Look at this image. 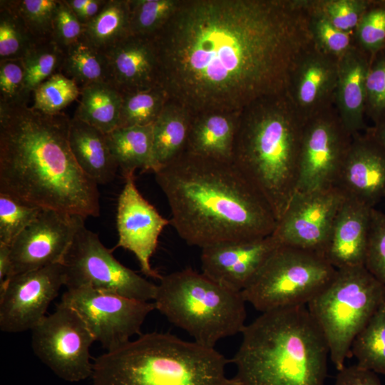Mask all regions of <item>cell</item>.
<instances>
[{
	"label": "cell",
	"mask_w": 385,
	"mask_h": 385,
	"mask_svg": "<svg viewBox=\"0 0 385 385\" xmlns=\"http://www.w3.org/2000/svg\"><path fill=\"white\" fill-rule=\"evenodd\" d=\"M151 38L160 86L192 114L240 111L286 92L314 46L300 0H180Z\"/></svg>",
	"instance_id": "cell-1"
},
{
	"label": "cell",
	"mask_w": 385,
	"mask_h": 385,
	"mask_svg": "<svg viewBox=\"0 0 385 385\" xmlns=\"http://www.w3.org/2000/svg\"><path fill=\"white\" fill-rule=\"evenodd\" d=\"M71 118L0 103V192L41 209L100 215L98 184L71 150Z\"/></svg>",
	"instance_id": "cell-2"
},
{
	"label": "cell",
	"mask_w": 385,
	"mask_h": 385,
	"mask_svg": "<svg viewBox=\"0 0 385 385\" xmlns=\"http://www.w3.org/2000/svg\"><path fill=\"white\" fill-rule=\"evenodd\" d=\"M154 173L171 225L190 246L254 240L276 227L268 202L232 162L185 151Z\"/></svg>",
	"instance_id": "cell-3"
},
{
	"label": "cell",
	"mask_w": 385,
	"mask_h": 385,
	"mask_svg": "<svg viewBox=\"0 0 385 385\" xmlns=\"http://www.w3.org/2000/svg\"><path fill=\"white\" fill-rule=\"evenodd\" d=\"M242 334L231 360L239 385H324L329 349L307 306L262 312Z\"/></svg>",
	"instance_id": "cell-4"
},
{
	"label": "cell",
	"mask_w": 385,
	"mask_h": 385,
	"mask_svg": "<svg viewBox=\"0 0 385 385\" xmlns=\"http://www.w3.org/2000/svg\"><path fill=\"white\" fill-rule=\"evenodd\" d=\"M306 120L287 91L260 98L240 114L232 163L278 220L297 192Z\"/></svg>",
	"instance_id": "cell-5"
},
{
	"label": "cell",
	"mask_w": 385,
	"mask_h": 385,
	"mask_svg": "<svg viewBox=\"0 0 385 385\" xmlns=\"http://www.w3.org/2000/svg\"><path fill=\"white\" fill-rule=\"evenodd\" d=\"M231 362L215 348L174 334L150 332L98 356L93 385H239Z\"/></svg>",
	"instance_id": "cell-6"
},
{
	"label": "cell",
	"mask_w": 385,
	"mask_h": 385,
	"mask_svg": "<svg viewBox=\"0 0 385 385\" xmlns=\"http://www.w3.org/2000/svg\"><path fill=\"white\" fill-rule=\"evenodd\" d=\"M154 299L155 309L197 343L215 348L224 338L245 327V300L191 268L161 276Z\"/></svg>",
	"instance_id": "cell-7"
},
{
	"label": "cell",
	"mask_w": 385,
	"mask_h": 385,
	"mask_svg": "<svg viewBox=\"0 0 385 385\" xmlns=\"http://www.w3.org/2000/svg\"><path fill=\"white\" fill-rule=\"evenodd\" d=\"M385 302V287L364 266L337 270L331 282L307 305L339 371L351 356L354 339Z\"/></svg>",
	"instance_id": "cell-8"
},
{
	"label": "cell",
	"mask_w": 385,
	"mask_h": 385,
	"mask_svg": "<svg viewBox=\"0 0 385 385\" xmlns=\"http://www.w3.org/2000/svg\"><path fill=\"white\" fill-rule=\"evenodd\" d=\"M336 272L320 254L279 245L241 292L245 302L261 313L307 306Z\"/></svg>",
	"instance_id": "cell-9"
},
{
	"label": "cell",
	"mask_w": 385,
	"mask_h": 385,
	"mask_svg": "<svg viewBox=\"0 0 385 385\" xmlns=\"http://www.w3.org/2000/svg\"><path fill=\"white\" fill-rule=\"evenodd\" d=\"M62 265L67 289L87 286L141 302L155 299L157 285L118 261L112 250L85 225L76 233Z\"/></svg>",
	"instance_id": "cell-10"
},
{
	"label": "cell",
	"mask_w": 385,
	"mask_h": 385,
	"mask_svg": "<svg viewBox=\"0 0 385 385\" xmlns=\"http://www.w3.org/2000/svg\"><path fill=\"white\" fill-rule=\"evenodd\" d=\"M31 331L35 355L58 377L78 382L92 376L90 348L95 340L72 307L61 302Z\"/></svg>",
	"instance_id": "cell-11"
},
{
	"label": "cell",
	"mask_w": 385,
	"mask_h": 385,
	"mask_svg": "<svg viewBox=\"0 0 385 385\" xmlns=\"http://www.w3.org/2000/svg\"><path fill=\"white\" fill-rule=\"evenodd\" d=\"M81 316L95 342L108 351L128 342L140 333L154 302L129 299L112 292L82 286L68 288L61 301Z\"/></svg>",
	"instance_id": "cell-12"
},
{
	"label": "cell",
	"mask_w": 385,
	"mask_h": 385,
	"mask_svg": "<svg viewBox=\"0 0 385 385\" xmlns=\"http://www.w3.org/2000/svg\"><path fill=\"white\" fill-rule=\"evenodd\" d=\"M352 135L331 106L305 122L297 192L334 185Z\"/></svg>",
	"instance_id": "cell-13"
},
{
	"label": "cell",
	"mask_w": 385,
	"mask_h": 385,
	"mask_svg": "<svg viewBox=\"0 0 385 385\" xmlns=\"http://www.w3.org/2000/svg\"><path fill=\"white\" fill-rule=\"evenodd\" d=\"M344 199L334 185L297 192L278 220L272 236L279 245L324 256L334 220Z\"/></svg>",
	"instance_id": "cell-14"
},
{
	"label": "cell",
	"mask_w": 385,
	"mask_h": 385,
	"mask_svg": "<svg viewBox=\"0 0 385 385\" xmlns=\"http://www.w3.org/2000/svg\"><path fill=\"white\" fill-rule=\"evenodd\" d=\"M65 286L62 264L51 265L12 276L0 289V329L7 333L31 330L45 316Z\"/></svg>",
	"instance_id": "cell-15"
},
{
	"label": "cell",
	"mask_w": 385,
	"mask_h": 385,
	"mask_svg": "<svg viewBox=\"0 0 385 385\" xmlns=\"http://www.w3.org/2000/svg\"><path fill=\"white\" fill-rule=\"evenodd\" d=\"M85 219L79 215L41 209L37 217L10 245L14 275L62 264Z\"/></svg>",
	"instance_id": "cell-16"
},
{
	"label": "cell",
	"mask_w": 385,
	"mask_h": 385,
	"mask_svg": "<svg viewBox=\"0 0 385 385\" xmlns=\"http://www.w3.org/2000/svg\"><path fill=\"white\" fill-rule=\"evenodd\" d=\"M125 185L118 197L116 227L118 241L115 248L123 247L136 257L141 272L146 276L160 279L161 275L153 269L150 259L154 254L160 235L171 225L139 192L135 173L124 176Z\"/></svg>",
	"instance_id": "cell-17"
},
{
	"label": "cell",
	"mask_w": 385,
	"mask_h": 385,
	"mask_svg": "<svg viewBox=\"0 0 385 385\" xmlns=\"http://www.w3.org/2000/svg\"><path fill=\"white\" fill-rule=\"evenodd\" d=\"M278 245L271 235L204 247L200 255L202 272L230 289L242 292Z\"/></svg>",
	"instance_id": "cell-18"
},
{
	"label": "cell",
	"mask_w": 385,
	"mask_h": 385,
	"mask_svg": "<svg viewBox=\"0 0 385 385\" xmlns=\"http://www.w3.org/2000/svg\"><path fill=\"white\" fill-rule=\"evenodd\" d=\"M334 186L371 207L385 196V151L367 133L352 136Z\"/></svg>",
	"instance_id": "cell-19"
},
{
	"label": "cell",
	"mask_w": 385,
	"mask_h": 385,
	"mask_svg": "<svg viewBox=\"0 0 385 385\" xmlns=\"http://www.w3.org/2000/svg\"><path fill=\"white\" fill-rule=\"evenodd\" d=\"M337 73L338 60L314 46L301 58L292 72L287 93L305 120L331 106Z\"/></svg>",
	"instance_id": "cell-20"
},
{
	"label": "cell",
	"mask_w": 385,
	"mask_h": 385,
	"mask_svg": "<svg viewBox=\"0 0 385 385\" xmlns=\"http://www.w3.org/2000/svg\"><path fill=\"white\" fill-rule=\"evenodd\" d=\"M103 52L110 83L122 94L160 86L158 58L151 37L130 34Z\"/></svg>",
	"instance_id": "cell-21"
},
{
	"label": "cell",
	"mask_w": 385,
	"mask_h": 385,
	"mask_svg": "<svg viewBox=\"0 0 385 385\" xmlns=\"http://www.w3.org/2000/svg\"><path fill=\"white\" fill-rule=\"evenodd\" d=\"M372 207L346 197L334 220L324 252L337 270L364 266Z\"/></svg>",
	"instance_id": "cell-22"
},
{
	"label": "cell",
	"mask_w": 385,
	"mask_h": 385,
	"mask_svg": "<svg viewBox=\"0 0 385 385\" xmlns=\"http://www.w3.org/2000/svg\"><path fill=\"white\" fill-rule=\"evenodd\" d=\"M367 54L353 46L338 59L334 100L344 128L352 136L365 128L366 78L371 62Z\"/></svg>",
	"instance_id": "cell-23"
},
{
	"label": "cell",
	"mask_w": 385,
	"mask_h": 385,
	"mask_svg": "<svg viewBox=\"0 0 385 385\" xmlns=\"http://www.w3.org/2000/svg\"><path fill=\"white\" fill-rule=\"evenodd\" d=\"M240 112L210 111L193 114L185 151L232 162Z\"/></svg>",
	"instance_id": "cell-24"
},
{
	"label": "cell",
	"mask_w": 385,
	"mask_h": 385,
	"mask_svg": "<svg viewBox=\"0 0 385 385\" xmlns=\"http://www.w3.org/2000/svg\"><path fill=\"white\" fill-rule=\"evenodd\" d=\"M68 143L81 169L98 185L111 182L118 170L106 134L73 117L71 119Z\"/></svg>",
	"instance_id": "cell-25"
},
{
	"label": "cell",
	"mask_w": 385,
	"mask_h": 385,
	"mask_svg": "<svg viewBox=\"0 0 385 385\" xmlns=\"http://www.w3.org/2000/svg\"><path fill=\"white\" fill-rule=\"evenodd\" d=\"M192 117L188 108L168 100L153 124L155 173L185 151Z\"/></svg>",
	"instance_id": "cell-26"
},
{
	"label": "cell",
	"mask_w": 385,
	"mask_h": 385,
	"mask_svg": "<svg viewBox=\"0 0 385 385\" xmlns=\"http://www.w3.org/2000/svg\"><path fill=\"white\" fill-rule=\"evenodd\" d=\"M106 138L123 177L137 169L155 173L153 124L117 128Z\"/></svg>",
	"instance_id": "cell-27"
},
{
	"label": "cell",
	"mask_w": 385,
	"mask_h": 385,
	"mask_svg": "<svg viewBox=\"0 0 385 385\" xmlns=\"http://www.w3.org/2000/svg\"><path fill=\"white\" fill-rule=\"evenodd\" d=\"M122 99V93L110 83L85 86L74 117L108 133L118 127Z\"/></svg>",
	"instance_id": "cell-28"
},
{
	"label": "cell",
	"mask_w": 385,
	"mask_h": 385,
	"mask_svg": "<svg viewBox=\"0 0 385 385\" xmlns=\"http://www.w3.org/2000/svg\"><path fill=\"white\" fill-rule=\"evenodd\" d=\"M130 34L129 0H107L98 15L83 25V38L103 52Z\"/></svg>",
	"instance_id": "cell-29"
},
{
	"label": "cell",
	"mask_w": 385,
	"mask_h": 385,
	"mask_svg": "<svg viewBox=\"0 0 385 385\" xmlns=\"http://www.w3.org/2000/svg\"><path fill=\"white\" fill-rule=\"evenodd\" d=\"M61 72L73 80L80 88L95 83H110L104 52L83 38L64 52Z\"/></svg>",
	"instance_id": "cell-30"
},
{
	"label": "cell",
	"mask_w": 385,
	"mask_h": 385,
	"mask_svg": "<svg viewBox=\"0 0 385 385\" xmlns=\"http://www.w3.org/2000/svg\"><path fill=\"white\" fill-rule=\"evenodd\" d=\"M351 354L359 367L385 374V302L356 336Z\"/></svg>",
	"instance_id": "cell-31"
},
{
	"label": "cell",
	"mask_w": 385,
	"mask_h": 385,
	"mask_svg": "<svg viewBox=\"0 0 385 385\" xmlns=\"http://www.w3.org/2000/svg\"><path fill=\"white\" fill-rule=\"evenodd\" d=\"M64 52L52 41L36 43L22 58L24 66L25 98L43 82L53 75L61 72Z\"/></svg>",
	"instance_id": "cell-32"
},
{
	"label": "cell",
	"mask_w": 385,
	"mask_h": 385,
	"mask_svg": "<svg viewBox=\"0 0 385 385\" xmlns=\"http://www.w3.org/2000/svg\"><path fill=\"white\" fill-rule=\"evenodd\" d=\"M122 95L118 128L153 124L168 100L160 86Z\"/></svg>",
	"instance_id": "cell-33"
},
{
	"label": "cell",
	"mask_w": 385,
	"mask_h": 385,
	"mask_svg": "<svg viewBox=\"0 0 385 385\" xmlns=\"http://www.w3.org/2000/svg\"><path fill=\"white\" fill-rule=\"evenodd\" d=\"M36 43L10 0H1L0 61L22 58Z\"/></svg>",
	"instance_id": "cell-34"
},
{
	"label": "cell",
	"mask_w": 385,
	"mask_h": 385,
	"mask_svg": "<svg viewBox=\"0 0 385 385\" xmlns=\"http://www.w3.org/2000/svg\"><path fill=\"white\" fill-rule=\"evenodd\" d=\"M180 0H129L130 31L153 37L177 10Z\"/></svg>",
	"instance_id": "cell-35"
},
{
	"label": "cell",
	"mask_w": 385,
	"mask_h": 385,
	"mask_svg": "<svg viewBox=\"0 0 385 385\" xmlns=\"http://www.w3.org/2000/svg\"><path fill=\"white\" fill-rule=\"evenodd\" d=\"M33 94L34 109L57 114L81 96V88L73 80L58 72L40 84Z\"/></svg>",
	"instance_id": "cell-36"
},
{
	"label": "cell",
	"mask_w": 385,
	"mask_h": 385,
	"mask_svg": "<svg viewBox=\"0 0 385 385\" xmlns=\"http://www.w3.org/2000/svg\"><path fill=\"white\" fill-rule=\"evenodd\" d=\"M301 2L305 9L318 12L337 29L351 32L355 31L372 1L301 0Z\"/></svg>",
	"instance_id": "cell-37"
},
{
	"label": "cell",
	"mask_w": 385,
	"mask_h": 385,
	"mask_svg": "<svg viewBox=\"0 0 385 385\" xmlns=\"http://www.w3.org/2000/svg\"><path fill=\"white\" fill-rule=\"evenodd\" d=\"M10 2L38 42L52 40L53 21L60 0H10Z\"/></svg>",
	"instance_id": "cell-38"
},
{
	"label": "cell",
	"mask_w": 385,
	"mask_h": 385,
	"mask_svg": "<svg viewBox=\"0 0 385 385\" xmlns=\"http://www.w3.org/2000/svg\"><path fill=\"white\" fill-rule=\"evenodd\" d=\"M41 208L0 192V244L10 246Z\"/></svg>",
	"instance_id": "cell-39"
},
{
	"label": "cell",
	"mask_w": 385,
	"mask_h": 385,
	"mask_svg": "<svg viewBox=\"0 0 385 385\" xmlns=\"http://www.w3.org/2000/svg\"><path fill=\"white\" fill-rule=\"evenodd\" d=\"M307 11L314 46L317 49L338 60L353 46L351 32L337 29L318 12Z\"/></svg>",
	"instance_id": "cell-40"
},
{
	"label": "cell",
	"mask_w": 385,
	"mask_h": 385,
	"mask_svg": "<svg viewBox=\"0 0 385 385\" xmlns=\"http://www.w3.org/2000/svg\"><path fill=\"white\" fill-rule=\"evenodd\" d=\"M355 34L360 48L369 55L374 56L385 49V5L381 1H372Z\"/></svg>",
	"instance_id": "cell-41"
},
{
	"label": "cell",
	"mask_w": 385,
	"mask_h": 385,
	"mask_svg": "<svg viewBox=\"0 0 385 385\" xmlns=\"http://www.w3.org/2000/svg\"><path fill=\"white\" fill-rule=\"evenodd\" d=\"M364 267L385 287V214L375 207L371 212Z\"/></svg>",
	"instance_id": "cell-42"
},
{
	"label": "cell",
	"mask_w": 385,
	"mask_h": 385,
	"mask_svg": "<svg viewBox=\"0 0 385 385\" xmlns=\"http://www.w3.org/2000/svg\"><path fill=\"white\" fill-rule=\"evenodd\" d=\"M373 57L366 78V112L376 123L385 117V49Z\"/></svg>",
	"instance_id": "cell-43"
},
{
	"label": "cell",
	"mask_w": 385,
	"mask_h": 385,
	"mask_svg": "<svg viewBox=\"0 0 385 385\" xmlns=\"http://www.w3.org/2000/svg\"><path fill=\"white\" fill-rule=\"evenodd\" d=\"M24 77L22 58L0 61V103L27 104L24 93Z\"/></svg>",
	"instance_id": "cell-44"
},
{
	"label": "cell",
	"mask_w": 385,
	"mask_h": 385,
	"mask_svg": "<svg viewBox=\"0 0 385 385\" xmlns=\"http://www.w3.org/2000/svg\"><path fill=\"white\" fill-rule=\"evenodd\" d=\"M83 36V25L65 0H60L53 25L52 41L65 52Z\"/></svg>",
	"instance_id": "cell-45"
},
{
	"label": "cell",
	"mask_w": 385,
	"mask_h": 385,
	"mask_svg": "<svg viewBox=\"0 0 385 385\" xmlns=\"http://www.w3.org/2000/svg\"><path fill=\"white\" fill-rule=\"evenodd\" d=\"M334 385H381L376 373L356 364L346 366L338 371Z\"/></svg>",
	"instance_id": "cell-46"
},
{
	"label": "cell",
	"mask_w": 385,
	"mask_h": 385,
	"mask_svg": "<svg viewBox=\"0 0 385 385\" xmlns=\"http://www.w3.org/2000/svg\"><path fill=\"white\" fill-rule=\"evenodd\" d=\"M14 275L10 246L0 244V289Z\"/></svg>",
	"instance_id": "cell-47"
},
{
	"label": "cell",
	"mask_w": 385,
	"mask_h": 385,
	"mask_svg": "<svg viewBox=\"0 0 385 385\" xmlns=\"http://www.w3.org/2000/svg\"><path fill=\"white\" fill-rule=\"evenodd\" d=\"M107 0H89L83 11L77 16L83 25L96 17L106 5Z\"/></svg>",
	"instance_id": "cell-48"
},
{
	"label": "cell",
	"mask_w": 385,
	"mask_h": 385,
	"mask_svg": "<svg viewBox=\"0 0 385 385\" xmlns=\"http://www.w3.org/2000/svg\"><path fill=\"white\" fill-rule=\"evenodd\" d=\"M385 151V117L375 123L366 132Z\"/></svg>",
	"instance_id": "cell-49"
},
{
	"label": "cell",
	"mask_w": 385,
	"mask_h": 385,
	"mask_svg": "<svg viewBox=\"0 0 385 385\" xmlns=\"http://www.w3.org/2000/svg\"><path fill=\"white\" fill-rule=\"evenodd\" d=\"M89 0H65V2L78 16L88 4Z\"/></svg>",
	"instance_id": "cell-50"
},
{
	"label": "cell",
	"mask_w": 385,
	"mask_h": 385,
	"mask_svg": "<svg viewBox=\"0 0 385 385\" xmlns=\"http://www.w3.org/2000/svg\"><path fill=\"white\" fill-rule=\"evenodd\" d=\"M381 1L385 5V1Z\"/></svg>",
	"instance_id": "cell-51"
}]
</instances>
